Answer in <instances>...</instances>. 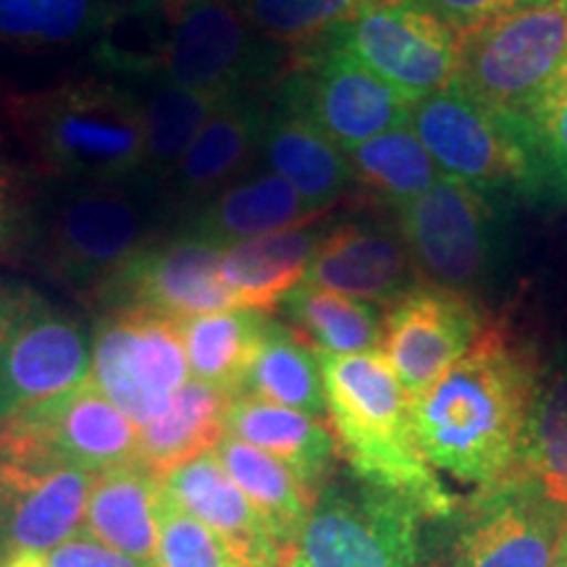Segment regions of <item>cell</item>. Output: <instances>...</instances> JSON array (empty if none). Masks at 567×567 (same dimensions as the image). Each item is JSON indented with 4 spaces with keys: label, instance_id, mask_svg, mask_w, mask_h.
I'll list each match as a JSON object with an SVG mask.
<instances>
[{
    "label": "cell",
    "instance_id": "1",
    "mask_svg": "<svg viewBox=\"0 0 567 567\" xmlns=\"http://www.w3.org/2000/svg\"><path fill=\"white\" fill-rule=\"evenodd\" d=\"M538 363L502 326H486L436 384L410 400L423 457L478 494L515 473Z\"/></svg>",
    "mask_w": 567,
    "mask_h": 567
},
{
    "label": "cell",
    "instance_id": "2",
    "mask_svg": "<svg viewBox=\"0 0 567 567\" xmlns=\"http://www.w3.org/2000/svg\"><path fill=\"white\" fill-rule=\"evenodd\" d=\"M166 218V195L147 176L111 184L51 179L32 195L19 247L53 281L87 295L158 239Z\"/></svg>",
    "mask_w": 567,
    "mask_h": 567
},
{
    "label": "cell",
    "instance_id": "3",
    "mask_svg": "<svg viewBox=\"0 0 567 567\" xmlns=\"http://www.w3.org/2000/svg\"><path fill=\"white\" fill-rule=\"evenodd\" d=\"M326 413L350 473L394 492L425 517H446L455 494L417 446L410 396L381 352H318Z\"/></svg>",
    "mask_w": 567,
    "mask_h": 567
},
{
    "label": "cell",
    "instance_id": "4",
    "mask_svg": "<svg viewBox=\"0 0 567 567\" xmlns=\"http://www.w3.org/2000/svg\"><path fill=\"white\" fill-rule=\"evenodd\" d=\"M9 118L45 179L111 184L145 176L140 95L95 76L11 97Z\"/></svg>",
    "mask_w": 567,
    "mask_h": 567
},
{
    "label": "cell",
    "instance_id": "5",
    "mask_svg": "<svg viewBox=\"0 0 567 567\" xmlns=\"http://www.w3.org/2000/svg\"><path fill=\"white\" fill-rule=\"evenodd\" d=\"M408 124L446 179L496 203H549L528 126L488 109L457 82L410 105Z\"/></svg>",
    "mask_w": 567,
    "mask_h": 567
},
{
    "label": "cell",
    "instance_id": "6",
    "mask_svg": "<svg viewBox=\"0 0 567 567\" xmlns=\"http://www.w3.org/2000/svg\"><path fill=\"white\" fill-rule=\"evenodd\" d=\"M457 38L455 82L528 126L544 92L567 66V0H534Z\"/></svg>",
    "mask_w": 567,
    "mask_h": 567
},
{
    "label": "cell",
    "instance_id": "7",
    "mask_svg": "<svg viewBox=\"0 0 567 567\" xmlns=\"http://www.w3.org/2000/svg\"><path fill=\"white\" fill-rule=\"evenodd\" d=\"M423 513L354 473L331 476L284 567H421Z\"/></svg>",
    "mask_w": 567,
    "mask_h": 567
},
{
    "label": "cell",
    "instance_id": "8",
    "mask_svg": "<svg viewBox=\"0 0 567 567\" xmlns=\"http://www.w3.org/2000/svg\"><path fill=\"white\" fill-rule=\"evenodd\" d=\"M499 205L446 176L400 205V237L421 276L467 297L488 289L505 255Z\"/></svg>",
    "mask_w": 567,
    "mask_h": 567
},
{
    "label": "cell",
    "instance_id": "9",
    "mask_svg": "<svg viewBox=\"0 0 567 567\" xmlns=\"http://www.w3.org/2000/svg\"><path fill=\"white\" fill-rule=\"evenodd\" d=\"M87 375L82 323L40 289L0 276V423Z\"/></svg>",
    "mask_w": 567,
    "mask_h": 567
},
{
    "label": "cell",
    "instance_id": "10",
    "mask_svg": "<svg viewBox=\"0 0 567 567\" xmlns=\"http://www.w3.org/2000/svg\"><path fill=\"white\" fill-rule=\"evenodd\" d=\"M276 105L313 124L342 151H352L405 126L413 103L334 40L323 38L302 48L292 69L281 76Z\"/></svg>",
    "mask_w": 567,
    "mask_h": 567
},
{
    "label": "cell",
    "instance_id": "11",
    "mask_svg": "<svg viewBox=\"0 0 567 567\" xmlns=\"http://www.w3.org/2000/svg\"><path fill=\"white\" fill-rule=\"evenodd\" d=\"M140 429L95 381L34 402L0 423V450L34 463L97 473L137 463Z\"/></svg>",
    "mask_w": 567,
    "mask_h": 567
},
{
    "label": "cell",
    "instance_id": "12",
    "mask_svg": "<svg viewBox=\"0 0 567 567\" xmlns=\"http://www.w3.org/2000/svg\"><path fill=\"white\" fill-rule=\"evenodd\" d=\"M410 103L450 87L460 38L421 0H371L326 34Z\"/></svg>",
    "mask_w": 567,
    "mask_h": 567
},
{
    "label": "cell",
    "instance_id": "13",
    "mask_svg": "<svg viewBox=\"0 0 567 567\" xmlns=\"http://www.w3.org/2000/svg\"><path fill=\"white\" fill-rule=\"evenodd\" d=\"M90 379L142 429L189 381L179 321L151 310H109L97 318Z\"/></svg>",
    "mask_w": 567,
    "mask_h": 567
},
{
    "label": "cell",
    "instance_id": "14",
    "mask_svg": "<svg viewBox=\"0 0 567 567\" xmlns=\"http://www.w3.org/2000/svg\"><path fill=\"white\" fill-rule=\"evenodd\" d=\"M221 255L224 247L193 231L158 237L84 297L103 313L134 308L172 321L239 310L221 276Z\"/></svg>",
    "mask_w": 567,
    "mask_h": 567
},
{
    "label": "cell",
    "instance_id": "15",
    "mask_svg": "<svg viewBox=\"0 0 567 567\" xmlns=\"http://www.w3.org/2000/svg\"><path fill=\"white\" fill-rule=\"evenodd\" d=\"M281 48L260 38L229 0H193L168 30L163 74L210 95L258 92L274 80Z\"/></svg>",
    "mask_w": 567,
    "mask_h": 567
},
{
    "label": "cell",
    "instance_id": "16",
    "mask_svg": "<svg viewBox=\"0 0 567 567\" xmlns=\"http://www.w3.org/2000/svg\"><path fill=\"white\" fill-rule=\"evenodd\" d=\"M481 331L484 316L473 297L421 281L389 308L381 354L415 400L471 350Z\"/></svg>",
    "mask_w": 567,
    "mask_h": 567
},
{
    "label": "cell",
    "instance_id": "17",
    "mask_svg": "<svg viewBox=\"0 0 567 567\" xmlns=\"http://www.w3.org/2000/svg\"><path fill=\"white\" fill-rule=\"evenodd\" d=\"M567 515L517 473L478 494L444 567H555Z\"/></svg>",
    "mask_w": 567,
    "mask_h": 567
},
{
    "label": "cell",
    "instance_id": "18",
    "mask_svg": "<svg viewBox=\"0 0 567 567\" xmlns=\"http://www.w3.org/2000/svg\"><path fill=\"white\" fill-rule=\"evenodd\" d=\"M95 476L0 450V567L21 551L45 555L84 526Z\"/></svg>",
    "mask_w": 567,
    "mask_h": 567
},
{
    "label": "cell",
    "instance_id": "19",
    "mask_svg": "<svg viewBox=\"0 0 567 567\" xmlns=\"http://www.w3.org/2000/svg\"><path fill=\"white\" fill-rule=\"evenodd\" d=\"M305 281L373 305H392L421 284L402 237L371 221H344L323 231Z\"/></svg>",
    "mask_w": 567,
    "mask_h": 567
},
{
    "label": "cell",
    "instance_id": "20",
    "mask_svg": "<svg viewBox=\"0 0 567 567\" xmlns=\"http://www.w3.org/2000/svg\"><path fill=\"white\" fill-rule=\"evenodd\" d=\"M268 105L258 92H239L213 111L166 182L168 208H200L243 174L264 142Z\"/></svg>",
    "mask_w": 567,
    "mask_h": 567
},
{
    "label": "cell",
    "instance_id": "21",
    "mask_svg": "<svg viewBox=\"0 0 567 567\" xmlns=\"http://www.w3.org/2000/svg\"><path fill=\"white\" fill-rule=\"evenodd\" d=\"M161 481L176 505L216 530L247 567H284L287 563V551L276 542L266 517L234 484L216 450L176 465Z\"/></svg>",
    "mask_w": 567,
    "mask_h": 567
},
{
    "label": "cell",
    "instance_id": "22",
    "mask_svg": "<svg viewBox=\"0 0 567 567\" xmlns=\"http://www.w3.org/2000/svg\"><path fill=\"white\" fill-rule=\"evenodd\" d=\"M226 434L258 446L287 465L313 499L334 476L339 455L334 431L316 415L237 394L226 410Z\"/></svg>",
    "mask_w": 567,
    "mask_h": 567
},
{
    "label": "cell",
    "instance_id": "23",
    "mask_svg": "<svg viewBox=\"0 0 567 567\" xmlns=\"http://www.w3.org/2000/svg\"><path fill=\"white\" fill-rule=\"evenodd\" d=\"M302 200L300 193L274 172H260L226 184L189 218L187 231L208 239L218 247H229L243 239L266 234L300 229L321 218Z\"/></svg>",
    "mask_w": 567,
    "mask_h": 567
},
{
    "label": "cell",
    "instance_id": "24",
    "mask_svg": "<svg viewBox=\"0 0 567 567\" xmlns=\"http://www.w3.org/2000/svg\"><path fill=\"white\" fill-rule=\"evenodd\" d=\"M161 476L140 463H126L97 473L92 481L84 534L124 551L142 563L155 565L158 555V499Z\"/></svg>",
    "mask_w": 567,
    "mask_h": 567
},
{
    "label": "cell",
    "instance_id": "25",
    "mask_svg": "<svg viewBox=\"0 0 567 567\" xmlns=\"http://www.w3.org/2000/svg\"><path fill=\"white\" fill-rule=\"evenodd\" d=\"M323 231V226H300L224 247L221 276L237 308L268 313L300 287Z\"/></svg>",
    "mask_w": 567,
    "mask_h": 567
},
{
    "label": "cell",
    "instance_id": "26",
    "mask_svg": "<svg viewBox=\"0 0 567 567\" xmlns=\"http://www.w3.org/2000/svg\"><path fill=\"white\" fill-rule=\"evenodd\" d=\"M268 172L279 174L316 213H326L352 187V168L342 147L313 124L274 105L260 142Z\"/></svg>",
    "mask_w": 567,
    "mask_h": 567
},
{
    "label": "cell",
    "instance_id": "27",
    "mask_svg": "<svg viewBox=\"0 0 567 567\" xmlns=\"http://www.w3.org/2000/svg\"><path fill=\"white\" fill-rule=\"evenodd\" d=\"M515 473L567 515V347L538 365Z\"/></svg>",
    "mask_w": 567,
    "mask_h": 567
},
{
    "label": "cell",
    "instance_id": "28",
    "mask_svg": "<svg viewBox=\"0 0 567 567\" xmlns=\"http://www.w3.org/2000/svg\"><path fill=\"white\" fill-rule=\"evenodd\" d=\"M231 396L221 389L187 381L158 417L140 429L137 463L155 476H166L176 465L216 450L226 434V410Z\"/></svg>",
    "mask_w": 567,
    "mask_h": 567
},
{
    "label": "cell",
    "instance_id": "29",
    "mask_svg": "<svg viewBox=\"0 0 567 567\" xmlns=\"http://www.w3.org/2000/svg\"><path fill=\"white\" fill-rule=\"evenodd\" d=\"M266 326L268 316L258 310H218L179 321L189 371L203 384L237 396L264 342Z\"/></svg>",
    "mask_w": 567,
    "mask_h": 567
},
{
    "label": "cell",
    "instance_id": "30",
    "mask_svg": "<svg viewBox=\"0 0 567 567\" xmlns=\"http://www.w3.org/2000/svg\"><path fill=\"white\" fill-rule=\"evenodd\" d=\"M216 455L229 471L234 484L243 488L255 509L266 517L281 549L289 551L313 507L308 488L279 460L231 434L221 436Z\"/></svg>",
    "mask_w": 567,
    "mask_h": 567
},
{
    "label": "cell",
    "instance_id": "31",
    "mask_svg": "<svg viewBox=\"0 0 567 567\" xmlns=\"http://www.w3.org/2000/svg\"><path fill=\"white\" fill-rule=\"evenodd\" d=\"M231 97V95H229ZM226 101L221 95L182 87L166 76L147 80L140 95L142 130H145V174L155 184L172 179L176 166L193 145L195 134Z\"/></svg>",
    "mask_w": 567,
    "mask_h": 567
},
{
    "label": "cell",
    "instance_id": "32",
    "mask_svg": "<svg viewBox=\"0 0 567 567\" xmlns=\"http://www.w3.org/2000/svg\"><path fill=\"white\" fill-rule=\"evenodd\" d=\"M284 310L292 318L295 331L316 352L365 354L381 352L384 316L373 302L331 292L318 284L302 281L284 297Z\"/></svg>",
    "mask_w": 567,
    "mask_h": 567
},
{
    "label": "cell",
    "instance_id": "33",
    "mask_svg": "<svg viewBox=\"0 0 567 567\" xmlns=\"http://www.w3.org/2000/svg\"><path fill=\"white\" fill-rule=\"evenodd\" d=\"M239 394L321 417L326 413V392L318 352L295 329L268 318L264 342Z\"/></svg>",
    "mask_w": 567,
    "mask_h": 567
},
{
    "label": "cell",
    "instance_id": "34",
    "mask_svg": "<svg viewBox=\"0 0 567 567\" xmlns=\"http://www.w3.org/2000/svg\"><path fill=\"white\" fill-rule=\"evenodd\" d=\"M344 155L352 168V187L365 189L379 203H389L394 208L429 193L444 176L410 124L379 134L352 151H344Z\"/></svg>",
    "mask_w": 567,
    "mask_h": 567
},
{
    "label": "cell",
    "instance_id": "35",
    "mask_svg": "<svg viewBox=\"0 0 567 567\" xmlns=\"http://www.w3.org/2000/svg\"><path fill=\"white\" fill-rule=\"evenodd\" d=\"M113 0H0V40L19 48H63L90 38Z\"/></svg>",
    "mask_w": 567,
    "mask_h": 567
},
{
    "label": "cell",
    "instance_id": "36",
    "mask_svg": "<svg viewBox=\"0 0 567 567\" xmlns=\"http://www.w3.org/2000/svg\"><path fill=\"white\" fill-rule=\"evenodd\" d=\"M371 0H239V11L274 45L310 48Z\"/></svg>",
    "mask_w": 567,
    "mask_h": 567
},
{
    "label": "cell",
    "instance_id": "37",
    "mask_svg": "<svg viewBox=\"0 0 567 567\" xmlns=\"http://www.w3.org/2000/svg\"><path fill=\"white\" fill-rule=\"evenodd\" d=\"M155 520H158L155 567H247L216 530L184 513L166 494V488H161Z\"/></svg>",
    "mask_w": 567,
    "mask_h": 567
},
{
    "label": "cell",
    "instance_id": "38",
    "mask_svg": "<svg viewBox=\"0 0 567 567\" xmlns=\"http://www.w3.org/2000/svg\"><path fill=\"white\" fill-rule=\"evenodd\" d=\"M528 134L551 200H567V66L544 92L528 122Z\"/></svg>",
    "mask_w": 567,
    "mask_h": 567
},
{
    "label": "cell",
    "instance_id": "39",
    "mask_svg": "<svg viewBox=\"0 0 567 567\" xmlns=\"http://www.w3.org/2000/svg\"><path fill=\"white\" fill-rule=\"evenodd\" d=\"M30 200L32 195L27 193L24 176L0 137V255L19 247Z\"/></svg>",
    "mask_w": 567,
    "mask_h": 567
},
{
    "label": "cell",
    "instance_id": "40",
    "mask_svg": "<svg viewBox=\"0 0 567 567\" xmlns=\"http://www.w3.org/2000/svg\"><path fill=\"white\" fill-rule=\"evenodd\" d=\"M48 567H155L151 563H142L124 551L111 549L109 544L97 542L87 534H76L61 547L45 551Z\"/></svg>",
    "mask_w": 567,
    "mask_h": 567
},
{
    "label": "cell",
    "instance_id": "41",
    "mask_svg": "<svg viewBox=\"0 0 567 567\" xmlns=\"http://www.w3.org/2000/svg\"><path fill=\"white\" fill-rule=\"evenodd\" d=\"M425 9H431L446 27L457 34L476 30L486 21L505 17V13L534 3V0H421Z\"/></svg>",
    "mask_w": 567,
    "mask_h": 567
},
{
    "label": "cell",
    "instance_id": "42",
    "mask_svg": "<svg viewBox=\"0 0 567 567\" xmlns=\"http://www.w3.org/2000/svg\"><path fill=\"white\" fill-rule=\"evenodd\" d=\"M3 567H48L45 555H38V551H21V555L11 557Z\"/></svg>",
    "mask_w": 567,
    "mask_h": 567
},
{
    "label": "cell",
    "instance_id": "43",
    "mask_svg": "<svg viewBox=\"0 0 567 567\" xmlns=\"http://www.w3.org/2000/svg\"><path fill=\"white\" fill-rule=\"evenodd\" d=\"M555 567H567V530H565L563 547H559V555H557V565Z\"/></svg>",
    "mask_w": 567,
    "mask_h": 567
}]
</instances>
